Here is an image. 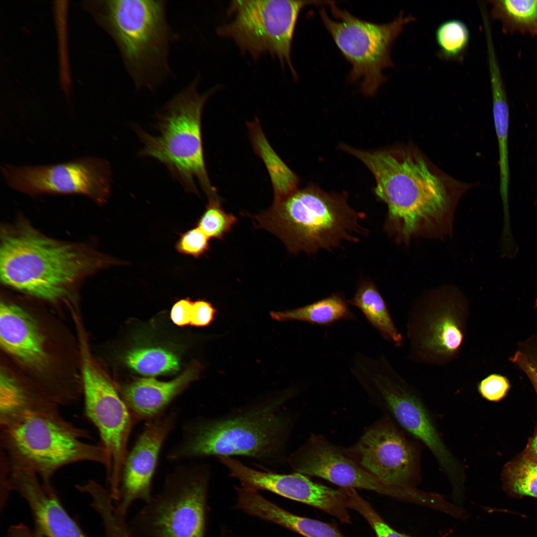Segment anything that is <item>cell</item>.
<instances>
[{"label":"cell","instance_id":"obj_26","mask_svg":"<svg viewBox=\"0 0 537 537\" xmlns=\"http://www.w3.org/2000/svg\"><path fill=\"white\" fill-rule=\"evenodd\" d=\"M125 362L137 372L148 376L175 372L179 368L177 356L160 348H143L128 353Z\"/></svg>","mask_w":537,"mask_h":537},{"label":"cell","instance_id":"obj_6","mask_svg":"<svg viewBox=\"0 0 537 537\" xmlns=\"http://www.w3.org/2000/svg\"><path fill=\"white\" fill-rule=\"evenodd\" d=\"M365 217L347 203L345 195L309 186L274 200L266 211L255 215L258 228L276 236L288 250L314 254L331 250L344 241L357 242L367 230L359 224Z\"/></svg>","mask_w":537,"mask_h":537},{"label":"cell","instance_id":"obj_30","mask_svg":"<svg viewBox=\"0 0 537 537\" xmlns=\"http://www.w3.org/2000/svg\"><path fill=\"white\" fill-rule=\"evenodd\" d=\"M506 475L512 493L537 498V463L523 457L509 466Z\"/></svg>","mask_w":537,"mask_h":537},{"label":"cell","instance_id":"obj_10","mask_svg":"<svg viewBox=\"0 0 537 537\" xmlns=\"http://www.w3.org/2000/svg\"><path fill=\"white\" fill-rule=\"evenodd\" d=\"M334 20L324 8L320 9L322 20L344 57L351 64L349 80H362L360 89L371 96L386 80L383 71L393 67L390 56L392 45L404 27L415 20L403 11L393 21L383 24L367 21L338 8L334 1L328 4Z\"/></svg>","mask_w":537,"mask_h":537},{"label":"cell","instance_id":"obj_20","mask_svg":"<svg viewBox=\"0 0 537 537\" xmlns=\"http://www.w3.org/2000/svg\"><path fill=\"white\" fill-rule=\"evenodd\" d=\"M0 342L5 352L28 367L41 370L47 365L44 335L36 321L15 304L1 302Z\"/></svg>","mask_w":537,"mask_h":537},{"label":"cell","instance_id":"obj_7","mask_svg":"<svg viewBox=\"0 0 537 537\" xmlns=\"http://www.w3.org/2000/svg\"><path fill=\"white\" fill-rule=\"evenodd\" d=\"M199 80L195 78L158 112V135L135 128L143 144L140 156L154 158L164 164L187 191L197 192L196 183H198L208 194L216 190L211 184L204 162L201 116L206 102L217 88L199 93Z\"/></svg>","mask_w":537,"mask_h":537},{"label":"cell","instance_id":"obj_32","mask_svg":"<svg viewBox=\"0 0 537 537\" xmlns=\"http://www.w3.org/2000/svg\"><path fill=\"white\" fill-rule=\"evenodd\" d=\"M495 4L517 22L537 27V0H506Z\"/></svg>","mask_w":537,"mask_h":537},{"label":"cell","instance_id":"obj_21","mask_svg":"<svg viewBox=\"0 0 537 537\" xmlns=\"http://www.w3.org/2000/svg\"><path fill=\"white\" fill-rule=\"evenodd\" d=\"M198 369L191 367L170 381L140 378L124 386L121 396L136 422L148 421L166 412V408L195 377Z\"/></svg>","mask_w":537,"mask_h":537},{"label":"cell","instance_id":"obj_22","mask_svg":"<svg viewBox=\"0 0 537 537\" xmlns=\"http://www.w3.org/2000/svg\"><path fill=\"white\" fill-rule=\"evenodd\" d=\"M349 303L361 312L370 325L386 341L395 347L402 345V335L396 328L383 297L373 282L366 281L360 283Z\"/></svg>","mask_w":537,"mask_h":537},{"label":"cell","instance_id":"obj_24","mask_svg":"<svg viewBox=\"0 0 537 537\" xmlns=\"http://www.w3.org/2000/svg\"><path fill=\"white\" fill-rule=\"evenodd\" d=\"M278 321L297 320L321 326H329L341 320H354L355 314L349 308L343 295L334 293L308 305L292 310L270 313Z\"/></svg>","mask_w":537,"mask_h":537},{"label":"cell","instance_id":"obj_18","mask_svg":"<svg viewBox=\"0 0 537 537\" xmlns=\"http://www.w3.org/2000/svg\"><path fill=\"white\" fill-rule=\"evenodd\" d=\"M176 410L165 412L146 421L132 449L128 451L122 472L117 508L127 514L137 500L148 501L152 497L154 475L162 448L175 426Z\"/></svg>","mask_w":537,"mask_h":537},{"label":"cell","instance_id":"obj_28","mask_svg":"<svg viewBox=\"0 0 537 537\" xmlns=\"http://www.w3.org/2000/svg\"><path fill=\"white\" fill-rule=\"evenodd\" d=\"M435 38L440 58L463 61L470 39L469 29L464 22L454 19L443 22L436 30Z\"/></svg>","mask_w":537,"mask_h":537},{"label":"cell","instance_id":"obj_39","mask_svg":"<svg viewBox=\"0 0 537 537\" xmlns=\"http://www.w3.org/2000/svg\"><path fill=\"white\" fill-rule=\"evenodd\" d=\"M523 457L537 463V433L530 442Z\"/></svg>","mask_w":537,"mask_h":537},{"label":"cell","instance_id":"obj_15","mask_svg":"<svg viewBox=\"0 0 537 537\" xmlns=\"http://www.w3.org/2000/svg\"><path fill=\"white\" fill-rule=\"evenodd\" d=\"M1 169L9 187L31 196L82 194L102 204L110 193V165L106 160L96 157L46 166L16 167L5 164Z\"/></svg>","mask_w":537,"mask_h":537},{"label":"cell","instance_id":"obj_29","mask_svg":"<svg viewBox=\"0 0 537 537\" xmlns=\"http://www.w3.org/2000/svg\"><path fill=\"white\" fill-rule=\"evenodd\" d=\"M207 195L206 209L199 219L197 227L209 238L222 239L231 230L237 218L223 210L216 191Z\"/></svg>","mask_w":537,"mask_h":537},{"label":"cell","instance_id":"obj_40","mask_svg":"<svg viewBox=\"0 0 537 537\" xmlns=\"http://www.w3.org/2000/svg\"><path fill=\"white\" fill-rule=\"evenodd\" d=\"M531 363L537 371V352L527 354Z\"/></svg>","mask_w":537,"mask_h":537},{"label":"cell","instance_id":"obj_34","mask_svg":"<svg viewBox=\"0 0 537 537\" xmlns=\"http://www.w3.org/2000/svg\"><path fill=\"white\" fill-rule=\"evenodd\" d=\"M510 388L509 380L504 376L491 374L481 380L477 385L478 391L485 399L497 402L502 399Z\"/></svg>","mask_w":537,"mask_h":537},{"label":"cell","instance_id":"obj_1","mask_svg":"<svg viewBox=\"0 0 537 537\" xmlns=\"http://www.w3.org/2000/svg\"><path fill=\"white\" fill-rule=\"evenodd\" d=\"M342 147L373 174L375 193L388 208L385 228L400 241L442 227L472 185L443 171L413 143L374 151Z\"/></svg>","mask_w":537,"mask_h":537},{"label":"cell","instance_id":"obj_8","mask_svg":"<svg viewBox=\"0 0 537 537\" xmlns=\"http://www.w3.org/2000/svg\"><path fill=\"white\" fill-rule=\"evenodd\" d=\"M352 375L375 406L429 448L449 480L454 496H461L463 466L442 440L421 399L386 357L363 358Z\"/></svg>","mask_w":537,"mask_h":537},{"label":"cell","instance_id":"obj_19","mask_svg":"<svg viewBox=\"0 0 537 537\" xmlns=\"http://www.w3.org/2000/svg\"><path fill=\"white\" fill-rule=\"evenodd\" d=\"M8 483L10 491L17 493L26 502L35 530L44 537H91L66 511L53 485H45L35 473L12 469Z\"/></svg>","mask_w":537,"mask_h":537},{"label":"cell","instance_id":"obj_2","mask_svg":"<svg viewBox=\"0 0 537 537\" xmlns=\"http://www.w3.org/2000/svg\"><path fill=\"white\" fill-rule=\"evenodd\" d=\"M120 264L84 244L50 238L24 220L1 230V282L39 299L63 298L89 275Z\"/></svg>","mask_w":537,"mask_h":537},{"label":"cell","instance_id":"obj_16","mask_svg":"<svg viewBox=\"0 0 537 537\" xmlns=\"http://www.w3.org/2000/svg\"><path fill=\"white\" fill-rule=\"evenodd\" d=\"M286 461L295 472L320 477L341 487L367 490L403 501H415L413 496L370 473L349 456L343 448L320 435L311 434Z\"/></svg>","mask_w":537,"mask_h":537},{"label":"cell","instance_id":"obj_5","mask_svg":"<svg viewBox=\"0 0 537 537\" xmlns=\"http://www.w3.org/2000/svg\"><path fill=\"white\" fill-rule=\"evenodd\" d=\"M90 432L65 419L58 408L24 411L0 421V454L11 469L33 472L46 485L53 475L74 463L90 461L109 466L101 445L84 442Z\"/></svg>","mask_w":537,"mask_h":537},{"label":"cell","instance_id":"obj_36","mask_svg":"<svg viewBox=\"0 0 537 537\" xmlns=\"http://www.w3.org/2000/svg\"><path fill=\"white\" fill-rule=\"evenodd\" d=\"M193 302L189 298L181 299L173 306L171 311V319L178 326L190 324Z\"/></svg>","mask_w":537,"mask_h":537},{"label":"cell","instance_id":"obj_3","mask_svg":"<svg viewBox=\"0 0 537 537\" xmlns=\"http://www.w3.org/2000/svg\"><path fill=\"white\" fill-rule=\"evenodd\" d=\"M115 43L138 90L155 91L171 75L172 44L177 36L164 0H103L84 4Z\"/></svg>","mask_w":537,"mask_h":537},{"label":"cell","instance_id":"obj_17","mask_svg":"<svg viewBox=\"0 0 537 537\" xmlns=\"http://www.w3.org/2000/svg\"><path fill=\"white\" fill-rule=\"evenodd\" d=\"M224 465L230 476L238 479L244 488L269 491L319 509L341 523L351 522L347 506L350 488H332L295 472L279 474L257 470L233 458L226 459Z\"/></svg>","mask_w":537,"mask_h":537},{"label":"cell","instance_id":"obj_12","mask_svg":"<svg viewBox=\"0 0 537 537\" xmlns=\"http://www.w3.org/2000/svg\"><path fill=\"white\" fill-rule=\"evenodd\" d=\"M345 452L362 468L386 483L414 497L431 509L440 502L438 494L416 488L420 479V451L396 423L384 415L364 431Z\"/></svg>","mask_w":537,"mask_h":537},{"label":"cell","instance_id":"obj_25","mask_svg":"<svg viewBox=\"0 0 537 537\" xmlns=\"http://www.w3.org/2000/svg\"><path fill=\"white\" fill-rule=\"evenodd\" d=\"M489 70L492 93L493 118L499 147L500 189V192L506 193L508 191L509 181L507 146L509 108L499 67L497 65L491 66Z\"/></svg>","mask_w":537,"mask_h":537},{"label":"cell","instance_id":"obj_13","mask_svg":"<svg viewBox=\"0 0 537 537\" xmlns=\"http://www.w3.org/2000/svg\"><path fill=\"white\" fill-rule=\"evenodd\" d=\"M469 309L457 291L433 293L411 310L407 323L410 358L418 363L443 365L461 350Z\"/></svg>","mask_w":537,"mask_h":537},{"label":"cell","instance_id":"obj_27","mask_svg":"<svg viewBox=\"0 0 537 537\" xmlns=\"http://www.w3.org/2000/svg\"><path fill=\"white\" fill-rule=\"evenodd\" d=\"M41 400L16 380L1 371L0 378V421L21 412L40 408Z\"/></svg>","mask_w":537,"mask_h":537},{"label":"cell","instance_id":"obj_35","mask_svg":"<svg viewBox=\"0 0 537 537\" xmlns=\"http://www.w3.org/2000/svg\"><path fill=\"white\" fill-rule=\"evenodd\" d=\"M216 309L212 304L204 300L193 302L190 325L196 327L206 326L214 320Z\"/></svg>","mask_w":537,"mask_h":537},{"label":"cell","instance_id":"obj_14","mask_svg":"<svg viewBox=\"0 0 537 537\" xmlns=\"http://www.w3.org/2000/svg\"><path fill=\"white\" fill-rule=\"evenodd\" d=\"M85 412L98 431L108 457L106 478L109 487L118 488L128 452V443L137 423L116 388L88 357L83 362Z\"/></svg>","mask_w":537,"mask_h":537},{"label":"cell","instance_id":"obj_31","mask_svg":"<svg viewBox=\"0 0 537 537\" xmlns=\"http://www.w3.org/2000/svg\"><path fill=\"white\" fill-rule=\"evenodd\" d=\"M348 508L360 514L371 527L377 537H413L393 529L357 491L352 493L348 501Z\"/></svg>","mask_w":537,"mask_h":537},{"label":"cell","instance_id":"obj_41","mask_svg":"<svg viewBox=\"0 0 537 537\" xmlns=\"http://www.w3.org/2000/svg\"><path fill=\"white\" fill-rule=\"evenodd\" d=\"M35 530L36 537H44L39 532H38L36 530Z\"/></svg>","mask_w":537,"mask_h":537},{"label":"cell","instance_id":"obj_9","mask_svg":"<svg viewBox=\"0 0 537 537\" xmlns=\"http://www.w3.org/2000/svg\"><path fill=\"white\" fill-rule=\"evenodd\" d=\"M209 470L183 465L127 521L133 537H204Z\"/></svg>","mask_w":537,"mask_h":537},{"label":"cell","instance_id":"obj_11","mask_svg":"<svg viewBox=\"0 0 537 537\" xmlns=\"http://www.w3.org/2000/svg\"><path fill=\"white\" fill-rule=\"evenodd\" d=\"M330 1L255 0L231 1L227 22L219 26V36L233 40L254 58L264 53L277 57L297 77L291 62V45L298 17L310 4Z\"/></svg>","mask_w":537,"mask_h":537},{"label":"cell","instance_id":"obj_23","mask_svg":"<svg viewBox=\"0 0 537 537\" xmlns=\"http://www.w3.org/2000/svg\"><path fill=\"white\" fill-rule=\"evenodd\" d=\"M253 516L270 521L304 537H345L334 526L294 515L261 496L252 504Z\"/></svg>","mask_w":537,"mask_h":537},{"label":"cell","instance_id":"obj_38","mask_svg":"<svg viewBox=\"0 0 537 537\" xmlns=\"http://www.w3.org/2000/svg\"><path fill=\"white\" fill-rule=\"evenodd\" d=\"M5 537H36L35 531L33 532L24 523L10 526L7 531Z\"/></svg>","mask_w":537,"mask_h":537},{"label":"cell","instance_id":"obj_33","mask_svg":"<svg viewBox=\"0 0 537 537\" xmlns=\"http://www.w3.org/2000/svg\"><path fill=\"white\" fill-rule=\"evenodd\" d=\"M209 238L196 227L181 234L176 249L181 254L198 258L208 250Z\"/></svg>","mask_w":537,"mask_h":537},{"label":"cell","instance_id":"obj_4","mask_svg":"<svg viewBox=\"0 0 537 537\" xmlns=\"http://www.w3.org/2000/svg\"><path fill=\"white\" fill-rule=\"evenodd\" d=\"M287 396L219 418L186 423L181 440L168 452L178 461L207 456L243 455L263 461L283 458L293 421L281 409Z\"/></svg>","mask_w":537,"mask_h":537},{"label":"cell","instance_id":"obj_37","mask_svg":"<svg viewBox=\"0 0 537 537\" xmlns=\"http://www.w3.org/2000/svg\"><path fill=\"white\" fill-rule=\"evenodd\" d=\"M511 359L526 374L537 393V371L531 363L526 353L517 351Z\"/></svg>","mask_w":537,"mask_h":537}]
</instances>
